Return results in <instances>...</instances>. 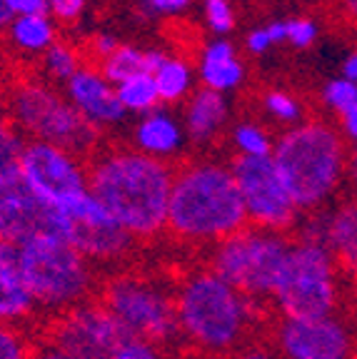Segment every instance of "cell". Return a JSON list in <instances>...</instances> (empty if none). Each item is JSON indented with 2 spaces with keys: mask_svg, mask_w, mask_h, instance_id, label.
Here are the masks:
<instances>
[{
  "mask_svg": "<svg viewBox=\"0 0 357 359\" xmlns=\"http://www.w3.org/2000/svg\"><path fill=\"white\" fill-rule=\"evenodd\" d=\"M342 15L350 18V20H357V0H337Z\"/></svg>",
  "mask_w": 357,
  "mask_h": 359,
  "instance_id": "44",
  "label": "cell"
},
{
  "mask_svg": "<svg viewBox=\"0 0 357 359\" xmlns=\"http://www.w3.org/2000/svg\"><path fill=\"white\" fill-rule=\"evenodd\" d=\"M63 219V237L93 262H115L123 259L133 247V237L105 212L100 202L83 190L56 208Z\"/></svg>",
  "mask_w": 357,
  "mask_h": 359,
  "instance_id": "11",
  "label": "cell"
},
{
  "mask_svg": "<svg viewBox=\"0 0 357 359\" xmlns=\"http://www.w3.org/2000/svg\"><path fill=\"white\" fill-rule=\"evenodd\" d=\"M8 242H6V237H3V232H0V250H3V247H6Z\"/></svg>",
  "mask_w": 357,
  "mask_h": 359,
  "instance_id": "46",
  "label": "cell"
},
{
  "mask_svg": "<svg viewBox=\"0 0 357 359\" xmlns=\"http://www.w3.org/2000/svg\"><path fill=\"white\" fill-rule=\"evenodd\" d=\"M22 147H25L22 133L18 130V125L13 123L11 115H6V112L0 110V170L18 165Z\"/></svg>",
  "mask_w": 357,
  "mask_h": 359,
  "instance_id": "30",
  "label": "cell"
},
{
  "mask_svg": "<svg viewBox=\"0 0 357 359\" xmlns=\"http://www.w3.org/2000/svg\"><path fill=\"white\" fill-rule=\"evenodd\" d=\"M337 259L318 242H292L273 294L285 320L330 317L337 307Z\"/></svg>",
  "mask_w": 357,
  "mask_h": 359,
  "instance_id": "8",
  "label": "cell"
},
{
  "mask_svg": "<svg viewBox=\"0 0 357 359\" xmlns=\"http://www.w3.org/2000/svg\"><path fill=\"white\" fill-rule=\"evenodd\" d=\"M35 359H88V357H80V354H75V352H67V349H60V347H56V344L43 342V347L35 354Z\"/></svg>",
  "mask_w": 357,
  "mask_h": 359,
  "instance_id": "40",
  "label": "cell"
},
{
  "mask_svg": "<svg viewBox=\"0 0 357 359\" xmlns=\"http://www.w3.org/2000/svg\"><path fill=\"white\" fill-rule=\"evenodd\" d=\"M117 100L125 107V112H135V115H148L155 107H160V95H157L155 78L152 73H138L133 78L123 80L115 85Z\"/></svg>",
  "mask_w": 357,
  "mask_h": 359,
  "instance_id": "24",
  "label": "cell"
},
{
  "mask_svg": "<svg viewBox=\"0 0 357 359\" xmlns=\"http://www.w3.org/2000/svg\"><path fill=\"white\" fill-rule=\"evenodd\" d=\"M280 43H285V20H273L245 35V50L250 55H265Z\"/></svg>",
  "mask_w": 357,
  "mask_h": 359,
  "instance_id": "31",
  "label": "cell"
},
{
  "mask_svg": "<svg viewBox=\"0 0 357 359\" xmlns=\"http://www.w3.org/2000/svg\"><path fill=\"white\" fill-rule=\"evenodd\" d=\"M260 102H263L265 115L270 120H275V123L285 125V130L295 128V125H300L305 120V105H302V100H297V95H292L290 90H265Z\"/></svg>",
  "mask_w": 357,
  "mask_h": 359,
  "instance_id": "26",
  "label": "cell"
},
{
  "mask_svg": "<svg viewBox=\"0 0 357 359\" xmlns=\"http://www.w3.org/2000/svg\"><path fill=\"white\" fill-rule=\"evenodd\" d=\"M337 130L347 142H357V100L340 115V128Z\"/></svg>",
  "mask_w": 357,
  "mask_h": 359,
  "instance_id": "39",
  "label": "cell"
},
{
  "mask_svg": "<svg viewBox=\"0 0 357 359\" xmlns=\"http://www.w3.org/2000/svg\"><path fill=\"white\" fill-rule=\"evenodd\" d=\"M18 170L30 192L53 210L88 190V168L83 160L75 152L51 142H25L18 160Z\"/></svg>",
  "mask_w": 357,
  "mask_h": 359,
  "instance_id": "12",
  "label": "cell"
},
{
  "mask_svg": "<svg viewBox=\"0 0 357 359\" xmlns=\"http://www.w3.org/2000/svg\"><path fill=\"white\" fill-rule=\"evenodd\" d=\"M22 285L35 307L63 314L88 302L95 287L93 264L67 240L40 235L18 245Z\"/></svg>",
  "mask_w": 357,
  "mask_h": 359,
  "instance_id": "5",
  "label": "cell"
},
{
  "mask_svg": "<svg viewBox=\"0 0 357 359\" xmlns=\"http://www.w3.org/2000/svg\"><path fill=\"white\" fill-rule=\"evenodd\" d=\"M250 227L233 168L218 160H193L175 170L168 230L190 245H220Z\"/></svg>",
  "mask_w": 357,
  "mask_h": 359,
  "instance_id": "2",
  "label": "cell"
},
{
  "mask_svg": "<svg viewBox=\"0 0 357 359\" xmlns=\"http://www.w3.org/2000/svg\"><path fill=\"white\" fill-rule=\"evenodd\" d=\"M320 35V25L307 15H295L285 20V43L292 45L295 50H305L315 45Z\"/></svg>",
  "mask_w": 357,
  "mask_h": 359,
  "instance_id": "32",
  "label": "cell"
},
{
  "mask_svg": "<svg viewBox=\"0 0 357 359\" xmlns=\"http://www.w3.org/2000/svg\"><path fill=\"white\" fill-rule=\"evenodd\" d=\"M230 168L240 190L250 227L283 232V235L285 230L295 227L300 212L285 190L273 157H235Z\"/></svg>",
  "mask_w": 357,
  "mask_h": 359,
  "instance_id": "10",
  "label": "cell"
},
{
  "mask_svg": "<svg viewBox=\"0 0 357 359\" xmlns=\"http://www.w3.org/2000/svg\"><path fill=\"white\" fill-rule=\"evenodd\" d=\"M11 118L22 135L65 147L78 157L95 155L100 145V130H95L53 85L40 80H22L13 90Z\"/></svg>",
  "mask_w": 357,
  "mask_h": 359,
  "instance_id": "6",
  "label": "cell"
},
{
  "mask_svg": "<svg viewBox=\"0 0 357 359\" xmlns=\"http://www.w3.org/2000/svg\"><path fill=\"white\" fill-rule=\"evenodd\" d=\"M183 128L188 135V142L195 147L210 145L218 140V135L225 130L230 120V100L228 95L212 93L205 88H195V93L185 100L183 107Z\"/></svg>",
  "mask_w": 357,
  "mask_h": 359,
  "instance_id": "19",
  "label": "cell"
},
{
  "mask_svg": "<svg viewBox=\"0 0 357 359\" xmlns=\"http://www.w3.org/2000/svg\"><path fill=\"white\" fill-rule=\"evenodd\" d=\"M230 142H233L238 157H270L275 147V137L265 125L255 120H240L230 130Z\"/></svg>",
  "mask_w": 357,
  "mask_h": 359,
  "instance_id": "25",
  "label": "cell"
},
{
  "mask_svg": "<svg viewBox=\"0 0 357 359\" xmlns=\"http://www.w3.org/2000/svg\"><path fill=\"white\" fill-rule=\"evenodd\" d=\"M35 309L18 267V247L8 242L0 250V325L15 327Z\"/></svg>",
  "mask_w": 357,
  "mask_h": 359,
  "instance_id": "20",
  "label": "cell"
},
{
  "mask_svg": "<svg viewBox=\"0 0 357 359\" xmlns=\"http://www.w3.org/2000/svg\"><path fill=\"white\" fill-rule=\"evenodd\" d=\"M110 359H165V354L160 352L157 344L138 339V337H125L110 354Z\"/></svg>",
  "mask_w": 357,
  "mask_h": 359,
  "instance_id": "33",
  "label": "cell"
},
{
  "mask_svg": "<svg viewBox=\"0 0 357 359\" xmlns=\"http://www.w3.org/2000/svg\"><path fill=\"white\" fill-rule=\"evenodd\" d=\"M357 100V85H352L350 80L340 78H332L323 85L320 90V102L327 107L330 112H335V115H342L352 102Z\"/></svg>",
  "mask_w": 357,
  "mask_h": 359,
  "instance_id": "29",
  "label": "cell"
},
{
  "mask_svg": "<svg viewBox=\"0 0 357 359\" xmlns=\"http://www.w3.org/2000/svg\"><path fill=\"white\" fill-rule=\"evenodd\" d=\"M235 359H275V357L263 347H247V349H242V352L235 354Z\"/></svg>",
  "mask_w": 357,
  "mask_h": 359,
  "instance_id": "43",
  "label": "cell"
},
{
  "mask_svg": "<svg viewBox=\"0 0 357 359\" xmlns=\"http://www.w3.org/2000/svg\"><path fill=\"white\" fill-rule=\"evenodd\" d=\"M65 97L95 130L115 128L128 115L120 100H117L115 85L103 78L98 65L80 67L78 73L65 83Z\"/></svg>",
  "mask_w": 357,
  "mask_h": 359,
  "instance_id": "16",
  "label": "cell"
},
{
  "mask_svg": "<svg viewBox=\"0 0 357 359\" xmlns=\"http://www.w3.org/2000/svg\"><path fill=\"white\" fill-rule=\"evenodd\" d=\"M165 55L168 53L160 50V48H138V45L120 43V48L112 55L98 62V70L108 83L117 85L138 73H155L160 62L165 60Z\"/></svg>",
  "mask_w": 357,
  "mask_h": 359,
  "instance_id": "21",
  "label": "cell"
},
{
  "mask_svg": "<svg viewBox=\"0 0 357 359\" xmlns=\"http://www.w3.org/2000/svg\"><path fill=\"white\" fill-rule=\"evenodd\" d=\"M278 352L283 359H350L352 332L335 314L315 320H285L280 322Z\"/></svg>",
  "mask_w": 357,
  "mask_h": 359,
  "instance_id": "15",
  "label": "cell"
},
{
  "mask_svg": "<svg viewBox=\"0 0 357 359\" xmlns=\"http://www.w3.org/2000/svg\"><path fill=\"white\" fill-rule=\"evenodd\" d=\"M155 88L157 95H160V105L170 107V105H180V102L188 100L193 93H195V67L190 65V60L185 55H165V60L160 62L155 73Z\"/></svg>",
  "mask_w": 357,
  "mask_h": 359,
  "instance_id": "22",
  "label": "cell"
},
{
  "mask_svg": "<svg viewBox=\"0 0 357 359\" xmlns=\"http://www.w3.org/2000/svg\"><path fill=\"white\" fill-rule=\"evenodd\" d=\"M352 205H355V215H357V200H355V202H352Z\"/></svg>",
  "mask_w": 357,
  "mask_h": 359,
  "instance_id": "47",
  "label": "cell"
},
{
  "mask_svg": "<svg viewBox=\"0 0 357 359\" xmlns=\"http://www.w3.org/2000/svg\"><path fill=\"white\" fill-rule=\"evenodd\" d=\"M0 232L15 247L40 235L63 237L60 215L30 192L18 165L0 170Z\"/></svg>",
  "mask_w": 357,
  "mask_h": 359,
  "instance_id": "14",
  "label": "cell"
},
{
  "mask_svg": "<svg viewBox=\"0 0 357 359\" xmlns=\"http://www.w3.org/2000/svg\"><path fill=\"white\" fill-rule=\"evenodd\" d=\"M292 242L283 232L245 227L212 247L210 269L245 297L273 299Z\"/></svg>",
  "mask_w": 357,
  "mask_h": 359,
  "instance_id": "7",
  "label": "cell"
},
{
  "mask_svg": "<svg viewBox=\"0 0 357 359\" xmlns=\"http://www.w3.org/2000/svg\"><path fill=\"white\" fill-rule=\"evenodd\" d=\"M143 6L150 15H160V18H173V15H183L193 0H143Z\"/></svg>",
  "mask_w": 357,
  "mask_h": 359,
  "instance_id": "37",
  "label": "cell"
},
{
  "mask_svg": "<svg viewBox=\"0 0 357 359\" xmlns=\"http://www.w3.org/2000/svg\"><path fill=\"white\" fill-rule=\"evenodd\" d=\"M125 330L100 302H83L78 307L56 314L45 342L88 359H110L117 344L125 339Z\"/></svg>",
  "mask_w": 357,
  "mask_h": 359,
  "instance_id": "13",
  "label": "cell"
},
{
  "mask_svg": "<svg viewBox=\"0 0 357 359\" xmlns=\"http://www.w3.org/2000/svg\"><path fill=\"white\" fill-rule=\"evenodd\" d=\"M188 145L183 120L170 107H155L148 115H140L130 133V147L148 157L170 163Z\"/></svg>",
  "mask_w": 357,
  "mask_h": 359,
  "instance_id": "17",
  "label": "cell"
},
{
  "mask_svg": "<svg viewBox=\"0 0 357 359\" xmlns=\"http://www.w3.org/2000/svg\"><path fill=\"white\" fill-rule=\"evenodd\" d=\"M8 40L18 53L43 55L51 45L58 43V22L48 13L13 18L8 25Z\"/></svg>",
  "mask_w": 357,
  "mask_h": 359,
  "instance_id": "23",
  "label": "cell"
},
{
  "mask_svg": "<svg viewBox=\"0 0 357 359\" xmlns=\"http://www.w3.org/2000/svg\"><path fill=\"white\" fill-rule=\"evenodd\" d=\"M273 163L297 212H318L345 182L347 140L325 120H302L275 137Z\"/></svg>",
  "mask_w": 357,
  "mask_h": 359,
  "instance_id": "3",
  "label": "cell"
},
{
  "mask_svg": "<svg viewBox=\"0 0 357 359\" xmlns=\"http://www.w3.org/2000/svg\"><path fill=\"white\" fill-rule=\"evenodd\" d=\"M180 337L207 354L240 347L252 322V299L220 280L210 267L193 272L175 292Z\"/></svg>",
  "mask_w": 357,
  "mask_h": 359,
  "instance_id": "4",
  "label": "cell"
},
{
  "mask_svg": "<svg viewBox=\"0 0 357 359\" xmlns=\"http://www.w3.org/2000/svg\"><path fill=\"white\" fill-rule=\"evenodd\" d=\"M6 3H8V8H11L13 18L48 13V0H6Z\"/></svg>",
  "mask_w": 357,
  "mask_h": 359,
  "instance_id": "38",
  "label": "cell"
},
{
  "mask_svg": "<svg viewBox=\"0 0 357 359\" xmlns=\"http://www.w3.org/2000/svg\"><path fill=\"white\" fill-rule=\"evenodd\" d=\"M117 48H120V40L112 33H95L88 38V53H90V57H95L98 62L105 60L108 55H112Z\"/></svg>",
  "mask_w": 357,
  "mask_h": 359,
  "instance_id": "36",
  "label": "cell"
},
{
  "mask_svg": "<svg viewBox=\"0 0 357 359\" xmlns=\"http://www.w3.org/2000/svg\"><path fill=\"white\" fill-rule=\"evenodd\" d=\"M0 359H30L25 337L13 325H0Z\"/></svg>",
  "mask_w": 357,
  "mask_h": 359,
  "instance_id": "34",
  "label": "cell"
},
{
  "mask_svg": "<svg viewBox=\"0 0 357 359\" xmlns=\"http://www.w3.org/2000/svg\"><path fill=\"white\" fill-rule=\"evenodd\" d=\"M98 302L115 317L128 337H138L157 347L180 337L175 294L152 277H110L103 285Z\"/></svg>",
  "mask_w": 357,
  "mask_h": 359,
  "instance_id": "9",
  "label": "cell"
},
{
  "mask_svg": "<svg viewBox=\"0 0 357 359\" xmlns=\"http://www.w3.org/2000/svg\"><path fill=\"white\" fill-rule=\"evenodd\" d=\"M340 75L345 80H350L352 85H357V50H350L342 60V67H340Z\"/></svg>",
  "mask_w": 357,
  "mask_h": 359,
  "instance_id": "42",
  "label": "cell"
},
{
  "mask_svg": "<svg viewBox=\"0 0 357 359\" xmlns=\"http://www.w3.org/2000/svg\"><path fill=\"white\" fill-rule=\"evenodd\" d=\"M345 180L352 187H357V142H347V163H345Z\"/></svg>",
  "mask_w": 357,
  "mask_h": 359,
  "instance_id": "41",
  "label": "cell"
},
{
  "mask_svg": "<svg viewBox=\"0 0 357 359\" xmlns=\"http://www.w3.org/2000/svg\"><path fill=\"white\" fill-rule=\"evenodd\" d=\"M195 75L200 80V88L228 95L242 88L247 67L245 60L238 55V48L228 38H212L197 53Z\"/></svg>",
  "mask_w": 357,
  "mask_h": 359,
  "instance_id": "18",
  "label": "cell"
},
{
  "mask_svg": "<svg viewBox=\"0 0 357 359\" xmlns=\"http://www.w3.org/2000/svg\"><path fill=\"white\" fill-rule=\"evenodd\" d=\"M88 190L135 242L168 230V205L175 168L128 145L90 155Z\"/></svg>",
  "mask_w": 357,
  "mask_h": 359,
  "instance_id": "1",
  "label": "cell"
},
{
  "mask_svg": "<svg viewBox=\"0 0 357 359\" xmlns=\"http://www.w3.org/2000/svg\"><path fill=\"white\" fill-rule=\"evenodd\" d=\"M202 20H205L212 35L225 38V35L233 33L235 22H238L235 6L230 0H202Z\"/></svg>",
  "mask_w": 357,
  "mask_h": 359,
  "instance_id": "28",
  "label": "cell"
},
{
  "mask_svg": "<svg viewBox=\"0 0 357 359\" xmlns=\"http://www.w3.org/2000/svg\"><path fill=\"white\" fill-rule=\"evenodd\" d=\"M83 65H85L83 53H80L75 45L65 43V40H58L56 45H51V48L43 53L45 73L51 75V80H56V83L65 85Z\"/></svg>",
  "mask_w": 357,
  "mask_h": 359,
  "instance_id": "27",
  "label": "cell"
},
{
  "mask_svg": "<svg viewBox=\"0 0 357 359\" xmlns=\"http://www.w3.org/2000/svg\"><path fill=\"white\" fill-rule=\"evenodd\" d=\"M88 0H48V15L56 22L70 25L85 13Z\"/></svg>",
  "mask_w": 357,
  "mask_h": 359,
  "instance_id": "35",
  "label": "cell"
},
{
  "mask_svg": "<svg viewBox=\"0 0 357 359\" xmlns=\"http://www.w3.org/2000/svg\"><path fill=\"white\" fill-rule=\"evenodd\" d=\"M13 22V13L8 8L6 0H0V30H8V25Z\"/></svg>",
  "mask_w": 357,
  "mask_h": 359,
  "instance_id": "45",
  "label": "cell"
}]
</instances>
